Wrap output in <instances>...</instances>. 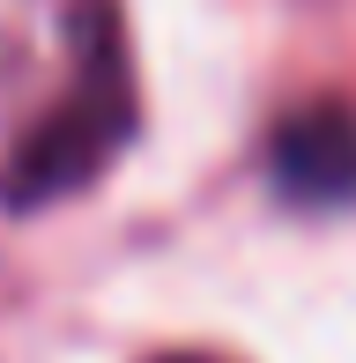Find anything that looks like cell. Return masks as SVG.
I'll return each mask as SVG.
<instances>
[{
	"mask_svg": "<svg viewBox=\"0 0 356 363\" xmlns=\"http://www.w3.org/2000/svg\"><path fill=\"white\" fill-rule=\"evenodd\" d=\"M141 134V74L119 0H0V208L89 193Z\"/></svg>",
	"mask_w": 356,
	"mask_h": 363,
	"instance_id": "1",
	"label": "cell"
},
{
	"mask_svg": "<svg viewBox=\"0 0 356 363\" xmlns=\"http://www.w3.org/2000/svg\"><path fill=\"white\" fill-rule=\"evenodd\" d=\"M267 186L289 208H349L356 201V104L319 96L274 119L267 134Z\"/></svg>",
	"mask_w": 356,
	"mask_h": 363,
	"instance_id": "2",
	"label": "cell"
},
{
	"mask_svg": "<svg viewBox=\"0 0 356 363\" xmlns=\"http://www.w3.org/2000/svg\"><path fill=\"white\" fill-rule=\"evenodd\" d=\"M149 363H230V356H208V349H164V356H149Z\"/></svg>",
	"mask_w": 356,
	"mask_h": 363,
	"instance_id": "3",
	"label": "cell"
}]
</instances>
